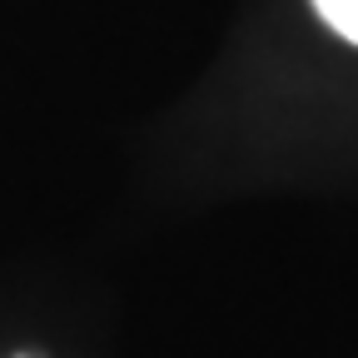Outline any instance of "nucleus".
I'll return each mask as SVG.
<instances>
[{"label":"nucleus","instance_id":"1","mask_svg":"<svg viewBox=\"0 0 358 358\" xmlns=\"http://www.w3.org/2000/svg\"><path fill=\"white\" fill-rule=\"evenodd\" d=\"M313 10H319L343 40L358 45V0H313Z\"/></svg>","mask_w":358,"mask_h":358}]
</instances>
